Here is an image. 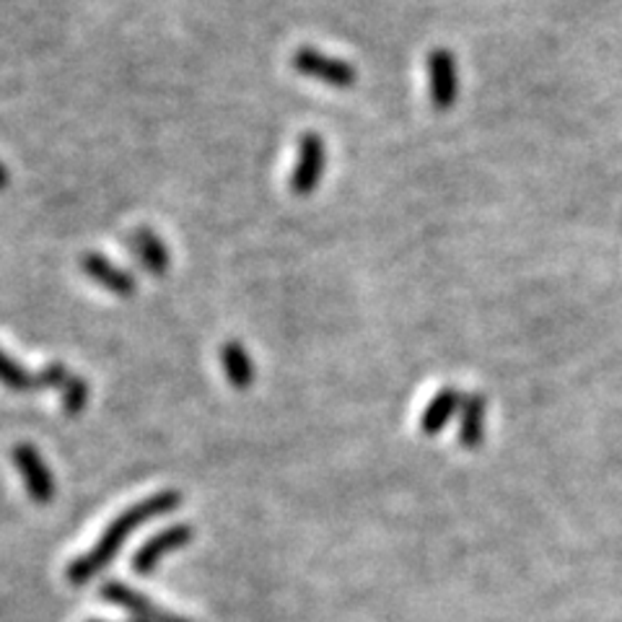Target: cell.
I'll list each match as a JSON object with an SVG mask.
<instances>
[{"label": "cell", "instance_id": "cell-15", "mask_svg": "<svg viewBox=\"0 0 622 622\" xmlns=\"http://www.w3.org/2000/svg\"><path fill=\"white\" fill-rule=\"evenodd\" d=\"M68 379H71V371H68V366L63 364H50L44 366L42 371H37V387L40 389H50V387L63 389V384Z\"/></svg>", "mask_w": 622, "mask_h": 622}, {"label": "cell", "instance_id": "cell-9", "mask_svg": "<svg viewBox=\"0 0 622 622\" xmlns=\"http://www.w3.org/2000/svg\"><path fill=\"white\" fill-rule=\"evenodd\" d=\"M128 244L137 263H141L153 278H164L169 267H172V255H169L166 244L159 239V234H153L149 226H137L130 232Z\"/></svg>", "mask_w": 622, "mask_h": 622}, {"label": "cell", "instance_id": "cell-3", "mask_svg": "<svg viewBox=\"0 0 622 622\" xmlns=\"http://www.w3.org/2000/svg\"><path fill=\"white\" fill-rule=\"evenodd\" d=\"M13 465L21 478H24L27 493L37 506H48L55 498V480H52V472L48 462H44L40 451H37L32 443H17L11 451Z\"/></svg>", "mask_w": 622, "mask_h": 622}, {"label": "cell", "instance_id": "cell-6", "mask_svg": "<svg viewBox=\"0 0 622 622\" xmlns=\"http://www.w3.org/2000/svg\"><path fill=\"white\" fill-rule=\"evenodd\" d=\"M102 596L104 602L120 606V610H128L133 614V620L141 622H192L190 618H182V614L159 610V606L153 604V599L122 581H106L102 587Z\"/></svg>", "mask_w": 622, "mask_h": 622}, {"label": "cell", "instance_id": "cell-5", "mask_svg": "<svg viewBox=\"0 0 622 622\" xmlns=\"http://www.w3.org/2000/svg\"><path fill=\"white\" fill-rule=\"evenodd\" d=\"M428 94L436 110H451L459 96L457 58L447 48L431 50L428 55Z\"/></svg>", "mask_w": 622, "mask_h": 622}, {"label": "cell", "instance_id": "cell-13", "mask_svg": "<svg viewBox=\"0 0 622 622\" xmlns=\"http://www.w3.org/2000/svg\"><path fill=\"white\" fill-rule=\"evenodd\" d=\"M0 384L13 391H29L37 389V374L27 371L24 366L17 364L9 353L0 348Z\"/></svg>", "mask_w": 622, "mask_h": 622}, {"label": "cell", "instance_id": "cell-2", "mask_svg": "<svg viewBox=\"0 0 622 622\" xmlns=\"http://www.w3.org/2000/svg\"><path fill=\"white\" fill-rule=\"evenodd\" d=\"M290 65H294L302 75H306V79L322 81L325 86H333V89H353L358 81V71L348 63V60L325 55V52L314 48L296 50Z\"/></svg>", "mask_w": 622, "mask_h": 622}, {"label": "cell", "instance_id": "cell-4", "mask_svg": "<svg viewBox=\"0 0 622 622\" xmlns=\"http://www.w3.org/2000/svg\"><path fill=\"white\" fill-rule=\"evenodd\" d=\"M325 164H327V151L322 135L304 133L302 141H298L296 169L294 174H290V192L302 197L312 195V192L319 187L322 174H325Z\"/></svg>", "mask_w": 622, "mask_h": 622}, {"label": "cell", "instance_id": "cell-14", "mask_svg": "<svg viewBox=\"0 0 622 622\" xmlns=\"http://www.w3.org/2000/svg\"><path fill=\"white\" fill-rule=\"evenodd\" d=\"M63 395H60V402H63V410L68 415H79L83 407L89 405V381L81 379V376L71 374V379L63 384Z\"/></svg>", "mask_w": 622, "mask_h": 622}, {"label": "cell", "instance_id": "cell-16", "mask_svg": "<svg viewBox=\"0 0 622 622\" xmlns=\"http://www.w3.org/2000/svg\"><path fill=\"white\" fill-rule=\"evenodd\" d=\"M9 180H11V176H9V169L0 164V190L9 187Z\"/></svg>", "mask_w": 622, "mask_h": 622}, {"label": "cell", "instance_id": "cell-7", "mask_svg": "<svg viewBox=\"0 0 622 622\" xmlns=\"http://www.w3.org/2000/svg\"><path fill=\"white\" fill-rule=\"evenodd\" d=\"M192 537H195V529H192L190 524H172V527L161 529L159 534H153L151 540L135 552L133 571L141 575L153 573L161 560H164L166 555H172L174 550L184 548V544H190Z\"/></svg>", "mask_w": 622, "mask_h": 622}, {"label": "cell", "instance_id": "cell-11", "mask_svg": "<svg viewBox=\"0 0 622 622\" xmlns=\"http://www.w3.org/2000/svg\"><path fill=\"white\" fill-rule=\"evenodd\" d=\"M486 410L488 402L486 397L467 395L462 405V415H459V434L457 441L462 449H478L482 443V434H486Z\"/></svg>", "mask_w": 622, "mask_h": 622}, {"label": "cell", "instance_id": "cell-12", "mask_svg": "<svg viewBox=\"0 0 622 622\" xmlns=\"http://www.w3.org/2000/svg\"><path fill=\"white\" fill-rule=\"evenodd\" d=\"M221 366H224L226 379L234 389H249L255 384V360H252L242 343H224V348H221Z\"/></svg>", "mask_w": 622, "mask_h": 622}, {"label": "cell", "instance_id": "cell-8", "mask_svg": "<svg viewBox=\"0 0 622 622\" xmlns=\"http://www.w3.org/2000/svg\"><path fill=\"white\" fill-rule=\"evenodd\" d=\"M81 271L114 296H122V298L135 296L137 283L133 275H130L128 271H122L120 265H114L110 257L99 255V252H86V255L81 257Z\"/></svg>", "mask_w": 622, "mask_h": 622}, {"label": "cell", "instance_id": "cell-10", "mask_svg": "<svg viewBox=\"0 0 622 622\" xmlns=\"http://www.w3.org/2000/svg\"><path fill=\"white\" fill-rule=\"evenodd\" d=\"M462 405H465L462 391L455 387L441 389L424 410V418H420V431H424L426 436L441 434L443 428L449 426V420L455 418L459 410H462Z\"/></svg>", "mask_w": 622, "mask_h": 622}, {"label": "cell", "instance_id": "cell-17", "mask_svg": "<svg viewBox=\"0 0 622 622\" xmlns=\"http://www.w3.org/2000/svg\"><path fill=\"white\" fill-rule=\"evenodd\" d=\"M89 622H106V620H89ZM130 622H141V620H130Z\"/></svg>", "mask_w": 622, "mask_h": 622}, {"label": "cell", "instance_id": "cell-1", "mask_svg": "<svg viewBox=\"0 0 622 622\" xmlns=\"http://www.w3.org/2000/svg\"><path fill=\"white\" fill-rule=\"evenodd\" d=\"M180 506H182L180 490H161L156 496L143 498L141 503L130 506L128 511H122L120 517L104 529V534L99 537L96 544L86 552V555H79L71 565H68V581H71L73 587H86L99 571H104V568L112 563L114 555H118L122 544L133 537V532H137V529L149 524L153 519L176 511Z\"/></svg>", "mask_w": 622, "mask_h": 622}]
</instances>
